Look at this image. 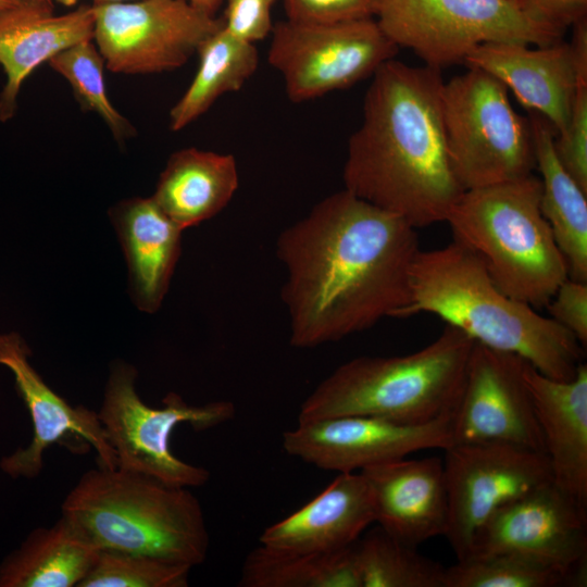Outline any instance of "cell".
I'll return each instance as SVG.
<instances>
[{
  "mask_svg": "<svg viewBox=\"0 0 587 587\" xmlns=\"http://www.w3.org/2000/svg\"><path fill=\"white\" fill-rule=\"evenodd\" d=\"M557 157L587 192V77L578 80L566 128L555 135Z\"/></svg>",
  "mask_w": 587,
  "mask_h": 587,
  "instance_id": "obj_32",
  "label": "cell"
},
{
  "mask_svg": "<svg viewBox=\"0 0 587 587\" xmlns=\"http://www.w3.org/2000/svg\"><path fill=\"white\" fill-rule=\"evenodd\" d=\"M28 0H0V10L12 8L25 3Z\"/></svg>",
  "mask_w": 587,
  "mask_h": 587,
  "instance_id": "obj_38",
  "label": "cell"
},
{
  "mask_svg": "<svg viewBox=\"0 0 587 587\" xmlns=\"http://www.w3.org/2000/svg\"><path fill=\"white\" fill-rule=\"evenodd\" d=\"M540 195L533 174L464 190L445 220L453 239L482 260L503 292L535 309L546 307L569 277Z\"/></svg>",
  "mask_w": 587,
  "mask_h": 587,
  "instance_id": "obj_6",
  "label": "cell"
},
{
  "mask_svg": "<svg viewBox=\"0 0 587 587\" xmlns=\"http://www.w3.org/2000/svg\"><path fill=\"white\" fill-rule=\"evenodd\" d=\"M550 317L567 329L583 347L587 344V283L567 277L546 305Z\"/></svg>",
  "mask_w": 587,
  "mask_h": 587,
  "instance_id": "obj_35",
  "label": "cell"
},
{
  "mask_svg": "<svg viewBox=\"0 0 587 587\" xmlns=\"http://www.w3.org/2000/svg\"><path fill=\"white\" fill-rule=\"evenodd\" d=\"M92 41L105 66L127 75L182 67L223 26L186 0H132L92 4Z\"/></svg>",
  "mask_w": 587,
  "mask_h": 587,
  "instance_id": "obj_11",
  "label": "cell"
},
{
  "mask_svg": "<svg viewBox=\"0 0 587 587\" xmlns=\"http://www.w3.org/2000/svg\"><path fill=\"white\" fill-rule=\"evenodd\" d=\"M62 517L97 550L143 554L191 567L203 563L209 533L187 487L99 466L82 475L62 503Z\"/></svg>",
  "mask_w": 587,
  "mask_h": 587,
  "instance_id": "obj_4",
  "label": "cell"
},
{
  "mask_svg": "<svg viewBox=\"0 0 587 587\" xmlns=\"http://www.w3.org/2000/svg\"><path fill=\"white\" fill-rule=\"evenodd\" d=\"M536 167L540 173V207L557 245L565 258L569 277L587 283V192L560 163L555 129L547 118L530 111Z\"/></svg>",
  "mask_w": 587,
  "mask_h": 587,
  "instance_id": "obj_24",
  "label": "cell"
},
{
  "mask_svg": "<svg viewBox=\"0 0 587 587\" xmlns=\"http://www.w3.org/2000/svg\"><path fill=\"white\" fill-rule=\"evenodd\" d=\"M524 379L544 437L553 484L587 505V366L573 378L554 379L528 362Z\"/></svg>",
  "mask_w": 587,
  "mask_h": 587,
  "instance_id": "obj_20",
  "label": "cell"
},
{
  "mask_svg": "<svg viewBox=\"0 0 587 587\" xmlns=\"http://www.w3.org/2000/svg\"><path fill=\"white\" fill-rule=\"evenodd\" d=\"M241 587H361L355 544L332 552H299L261 545L246 557Z\"/></svg>",
  "mask_w": 587,
  "mask_h": 587,
  "instance_id": "obj_27",
  "label": "cell"
},
{
  "mask_svg": "<svg viewBox=\"0 0 587 587\" xmlns=\"http://www.w3.org/2000/svg\"><path fill=\"white\" fill-rule=\"evenodd\" d=\"M360 472L371 487L375 522L382 529L413 547L445 536L449 505L441 458H403Z\"/></svg>",
  "mask_w": 587,
  "mask_h": 587,
  "instance_id": "obj_18",
  "label": "cell"
},
{
  "mask_svg": "<svg viewBox=\"0 0 587 587\" xmlns=\"http://www.w3.org/2000/svg\"><path fill=\"white\" fill-rule=\"evenodd\" d=\"M110 215L125 253L134 301L141 311L154 313L179 259L183 229L152 197L123 200Z\"/></svg>",
  "mask_w": 587,
  "mask_h": 587,
  "instance_id": "obj_22",
  "label": "cell"
},
{
  "mask_svg": "<svg viewBox=\"0 0 587 587\" xmlns=\"http://www.w3.org/2000/svg\"><path fill=\"white\" fill-rule=\"evenodd\" d=\"M497 553L535 561L562 574L569 586H585L586 508L553 482L509 501L478 529L467 557Z\"/></svg>",
  "mask_w": 587,
  "mask_h": 587,
  "instance_id": "obj_13",
  "label": "cell"
},
{
  "mask_svg": "<svg viewBox=\"0 0 587 587\" xmlns=\"http://www.w3.org/2000/svg\"><path fill=\"white\" fill-rule=\"evenodd\" d=\"M238 185L234 155L191 147L171 154L151 197L184 230L220 213Z\"/></svg>",
  "mask_w": 587,
  "mask_h": 587,
  "instance_id": "obj_23",
  "label": "cell"
},
{
  "mask_svg": "<svg viewBox=\"0 0 587 587\" xmlns=\"http://www.w3.org/2000/svg\"><path fill=\"white\" fill-rule=\"evenodd\" d=\"M122 1H132V0H93V4L122 2Z\"/></svg>",
  "mask_w": 587,
  "mask_h": 587,
  "instance_id": "obj_40",
  "label": "cell"
},
{
  "mask_svg": "<svg viewBox=\"0 0 587 587\" xmlns=\"http://www.w3.org/2000/svg\"><path fill=\"white\" fill-rule=\"evenodd\" d=\"M37 1H41V2H50V3H52L50 0H37Z\"/></svg>",
  "mask_w": 587,
  "mask_h": 587,
  "instance_id": "obj_41",
  "label": "cell"
},
{
  "mask_svg": "<svg viewBox=\"0 0 587 587\" xmlns=\"http://www.w3.org/2000/svg\"><path fill=\"white\" fill-rule=\"evenodd\" d=\"M375 20L399 48L439 70L483 43L548 46L564 35L515 0H378Z\"/></svg>",
  "mask_w": 587,
  "mask_h": 587,
  "instance_id": "obj_8",
  "label": "cell"
},
{
  "mask_svg": "<svg viewBox=\"0 0 587 587\" xmlns=\"http://www.w3.org/2000/svg\"><path fill=\"white\" fill-rule=\"evenodd\" d=\"M29 349L16 333L0 335V365L11 371L33 424L30 442L3 457L0 469L11 478H35L53 445L72 441L97 453L98 465L115 469L116 458L96 411L72 405L52 390L29 362Z\"/></svg>",
  "mask_w": 587,
  "mask_h": 587,
  "instance_id": "obj_17",
  "label": "cell"
},
{
  "mask_svg": "<svg viewBox=\"0 0 587 587\" xmlns=\"http://www.w3.org/2000/svg\"><path fill=\"white\" fill-rule=\"evenodd\" d=\"M361 587H444L446 567L379 526L355 542Z\"/></svg>",
  "mask_w": 587,
  "mask_h": 587,
  "instance_id": "obj_28",
  "label": "cell"
},
{
  "mask_svg": "<svg viewBox=\"0 0 587 587\" xmlns=\"http://www.w3.org/2000/svg\"><path fill=\"white\" fill-rule=\"evenodd\" d=\"M378 0H284L287 20L301 24H333L375 17Z\"/></svg>",
  "mask_w": 587,
  "mask_h": 587,
  "instance_id": "obj_33",
  "label": "cell"
},
{
  "mask_svg": "<svg viewBox=\"0 0 587 587\" xmlns=\"http://www.w3.org/2000/svg\"><path fill=\"white\" fill-rule=\"evenodd\" d=\"M275 0H228L223 27L233 36L254 43L272 33V7Z\"/></svg>",
  "mask_w": 587,
  "mask_h": 587,
  "instance_id": "obj_34",
  "label": "cell"
},
{
  "mask_svg": "<svg viewBox=\"0 0 587 587\" xmlns=\"http://www.w3.org/2000/svg\"><path fill=\"white\" fill-rule=\"evenodd\" d=\"M51 2L55 1L65 7H73L77 3L78 0H50Z\"/></svg>",
  "mask_w": 587,
  "mask_h": 587,
  "instance_id": "obj_39",
  "label": "cell"
},
{
  "mask_svg": "<svg viewBox=\"0 0 587 587\" xmlns=\"http://www.w3.org/2000/svg\"><path fill=\"white\" fill-rule=\"evenodd\" d=\"M136 378L133 365L115 362L97 412L115 453L116 467L178 487L204 485L210 477L209 471L174 455L171 450L172 433L183 423L190 424L196 430L223 424L234 419L235 405L226 400L192 405L179 395L168 392L161 408H151L138 396Z\"/></svg>",
  "mask_w": 587,
  "mask_h": 587,
  "instance_id": "obj_9",
  "label": "cell"
},
{
  "mask_svg": "<svg viewBox=\"0 0 587 587\" xmlns=\"http://www.w3.org/2000/svg\"><path fill=\"white\" fill-rule=\"evenodd\" d=\"M268 62L292 102L348 88L372 76L399 47L374 17L333 24L280 21L273 26Z\"/></svg>",
  "mask_w": 587,
  "mask_h": 587,
  "instance_id": "obj_10",
  "label": "cell"
},
{
  "mask_svg": "<svg viewBox=\"0 0 587 587\" xmlns=\"http://www.w3.org/2000/svg\"><path fill=\"white\" fill-rule=\"evenodd\" d=\"M445 451L447 537L458 560L467 557L485 522L509 501L553 482L545 452L499 442L454 444Z\"/></svg>",
  "mask_w": 587,
  "mask_h": 587,
  "instance_id": "obj_12",
  "label": "cell"
},
{
  "mask_svg": "<svg viewBox=\"0 0 587 587\" xmlns=\"http://www.w3.org/2000/svg\"><path fill=\"white\" fill-rule=\"evenodd\" d=\"M527 361L474 342L452 413L454 444L499 442L546 453L524 379Z\"/></svg>",
  "mask_w": 587,
  "mask_h": 587,
  "instance_id": "obj_15",
  "label": "cell"
},
{
  "mask_svg": "<svg viewBox=\"0 0 587 587\" xmlns=\"http://www.w3.org/2000/svg\"><path fill=\"white\" fill-rule=\"evenodd\" d=\"M441 112L453 173L463 190L532 175V127L517 114L507 87L476 67L444 83Z\"/></svg>",
  "mask_w": 587,
  "mask_h": 587,
  "instance_id": "obj_7",
  "label": "cell"
},
{
  "mask_svg": "<svg viewBox=\"0 0 587 587\" xmlns=\"http://www.w3.org/2000/svg\"><path fill=\"white\" fill-rule=\"evenodd\" d=\"M573 26L571 42L483 43L470 51L463 63L496 77L559 134L567 126L578 80L587 77V21L582 18Z\"/></svg>",
  "mask_w": 587,
  "mask_h": 587,
  "instance_id": "obj_16",
  "label": "cell"
},
{
  "mask_svg": "<svg viewBox=\"0 0 587 587\" xmlns=\"http://www.w3.org/2000/svg\"><path fill=\"white\" fill-rule=\"evenodd\" d=\"M515 1H519V0H515Z\"/></svg>",
  "mask_w": 587,
  "mask_h": 587,
  "instance_id": "obj_42",
  "label": "cell"
},
{
  "mask_svg": "<svg viewBox=\"0 0 587 587\" xmlns=\"http://www.w3.org/2000/svg\"><path fill=\"white\" fill-rule=\"evenodd\" d=\"M48 64L63 76L84 110L97 113L117 141L136 136L134 125L107 96L104 60L92 39L73 45L52 57Z\"/></svg>",
  "mask_w": 587,
  "mask_h": 587,
  "instance_id": "obj_29",
  "label": "cell"
},
{
  "mask_svg": "<svg viewBox=\"0 0 587 587\" xmlns=\"http://www.w3.org/2000/svg\"><path fill=\"white\" fill-rule=\"evenodd\" d=\"M534 17L565 30L586 16L587 0H519Z\"/></svg>",
  "mask_w": 587,
  "mask_h": 587,
  "instance_id": "obj_36",
  "label": "cell"
},
{
  "mask_svg": "<svg viewBox=\"0 0 587 587\" xmlns=\"http://www.w3.org/2000/svg\"><path fill=\"white\" fill-rule=\"evenodd\" d=\"M197 53L198 71L170 111V128L173 132L199 118L221 96L238 91L259 65L254 43L238 39L223 26L200 45Z\"/></svg>",
  "mask_w": 587,
  "mask_h": 587,
  "instance_id": "obj_26",
  "label": "cell"
},
{
  "mask_svg": "<svg viewBox=\"0 0 587 587\" xmlns=\"http://www.w3.org/2000/svg\"><path fill=\"white\" fill-rule=\"evenodd\" d=\"M186 1L190 3L197 10L211 16H215V12L217 11L222 2V0H186Z\"/></svg>",
  "mask_w": 587,
  "mask_h": 587,
  "instance_id": "obj_37",
  "label": "cell"
},
{
  "mask_svg": "<svg viewBox=\"0 0 587 587\" xmlns=\"http://www.w3.org/2000/svg\"><path fill=\"white\" fill-rule=\"evenodd\" d=\"M474 342L446 325L437 339L413 353L354 358L305 398L298 422L371 415L421 424L452 414Z\"/></svg>",
  "mask_w": 587,
  "mask_h": 587,
  "instance_id": "obj_5",
  "label": "cell"
},
{
  "mask_svg": "<svg viewBox=\"0 0 587 587\" xmlns=\"http://www.w3.org/2000/svg\"><path fill=\"white\" fill-rule=\"evenodd\" d=\"M453 442L452 414L421 424L371 415H339L305 422L283 434L287 454L321 470L339 473L403 459Z\"/></svg>",
  "mask_w": 587,
  "mask_h": 587,
  "instance_id": "obj_14",
  "label": "cell"
},
{
  "mask_svg": "<svg viewBox=\"0 0 587 587\" xmlns=\"http://www.w3.org/2000/svg\"><path fill=\"white\" fill-rule=\"evenodd\" d=\"M191 569L143 554L98 550L78 587H186Z\"/></svg>",
  "mask_w": 587,
  "mask_h": 587,
  "instance_id": "obj_31",
  "label": "cell"
},
{
  "mask_svg": "<svg viewBox=\"0 0 587 587\" xmlns=\"http://www.w3.org/2000/svg\"><path fill=\"white\" fill-rule=\"evenodd\" d=\"M416 228L344 189L285 228L276 254L295 348H314L398 317L420 251Z\"/></svg>",
  "mask_w": 587,
  "mask_h": 587,
  "instance_id": "obj_1",
  "label": "cell"
},
{
  "mask_svg": "<svg viewBox=\"0 0 587 587\" xmlns=\"http://www.w3.org/2000/svg\"><path fill=\"white\" fill-rule=\"evenodd\" d=\"M375 522L371 487L360 473H339L320 492L287 517L266 527L261 545L299 552H332L355 544Z\"/></svg>",
  "mask_w": 587,
  "mask_h": 587,
  "instance_id": "obj_21",
  "label": "cell"
},
{
  "mask_svg": "<svg viewBox=\"0 0 587 587\" xmlns=\"http://www.w3.org/2000/svg\"><path fill=\"white\" fill-rule=\"evenodd\" d=\"M437 315L475 342L520 355L554 379L574 377L583 346L567 329L503 292L482 260L453 239L420 249L410 272V297L398 317Z\"/></svg>",
  "mask_w": 587,
  "mask_h": 587,
  "instance_id": "obj_3",
  "label": "cell"
},
{
  "mask_svg": "<svg viewBox=\"0 0 587 587\" xmlns=\"http://www.w3.org/2000/svg\"><path fill=\"white\" fill-rule=\"evenodd\" d=\"M559 586H569L559 572L519 555L497 553L458 560L446 567L444 587Z\"/></svg>",
  "mask_w": 587,
  "mask_h": 587,
  "instance_id": "obj_30",
  "label": "cell"
},
{
  "mask_svg": "<svg viewBox=\"0 0 587 587\" xmlns=\"http://www.w3.org/2000/svg\"><path fill=\"white\" fill-rule=\"evenodd\" d=\"M372 76L348 142L345 189L414 228L445 222L464 190L447 149L441 71L391 59Z\"/></svg>",
  "mask_w": 587,
  "mask_h": 587,
  "instance_id": "obj_2",
  "label": "cell"
},
{
  "mask_svg": "<svg viewBox=\"0 0 587 587\" xmlns=\"http://www.w3.org/2000/svg\"><path fill=\"white\" fill-rule=\"evenodd\" d=\"M98 550L64 519L33 529L0 563V587H78Z\"/></svg>",
  "mask_w": 587,
  "mask_h": 587,
  "instance_id": "obj_25",
  "label": "cell"
},
{
  "mask_svg": "<svg viewBox=\"0 0 587 587\" xmlns=\"http://www.w3.org/2000/svg\"><path fill=\"white\" fill-rule=\"evenodd\" d=\"M92 4L54 15L52 3L28 0L0 10V65L7 80L0 92V121L15 115L24 80L62 50L93 37Z\"/></svg>",
  "mask_w": 587,
  "mask_h": 587,
  "instance_id": "obj_19",
  "label": "cell"
}]
</instances>
